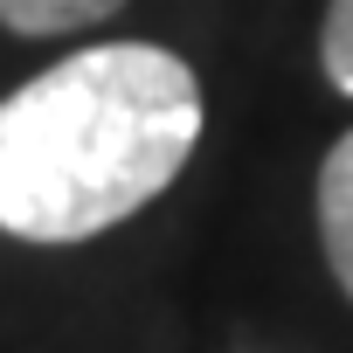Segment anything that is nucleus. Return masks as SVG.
<instances>
[{"mask_svg": "<svg viewBox=\"0 0 353 353\" xmlns=\"http://www.w3.org/2000/svg\"><path fill=\"white\" fill-rule=\"evenodd\" d=\"M201 77L159 42H97L0 97V236L90 243L152 208L201 145Z\"/></svg>", "mask_w": 353, "mask_h": 353, "instance_id": "f257e3e1", "label": "nucleus"}, {"mask_svg": "<svg viewBox=\"0 0 353 353\" xmlns=\"http://www.w3.org/2000/svg\"><path fill=\"white\" fill-rule=\"evenodd\" d=\"M319 250H325L332 284L353 298V125L319 159Z\"/></svg>", "mask_w": 353, "mask_h": 353, "instance_id": "f03ea898", "label": "nucleus"}, {"mask_svg": "<svg viewBox=\"0 0 353 353\" xmlns=\"http://www.w3.org/2000/svg\"><path fill=\"white\" fill-rule=\"evenodd\" d=\"M125 8V0H0V28L8 35H28V42H49V35H77V28H97Z\"/></svg>", "mask_w": 353, "mask_h": 353, "instance_id": "7ed1b4c3", "label": "nucleus"}, {"mask_svg": "<svg viewBox=\"0 0 353 353\" xmlns=\"http://www.w3.org/2000/svg\"><path fill=\"white\" fill-rule=\"evenodd\" d=\"M319 70L339 97H353V0H325L319 21Z\"/></svg>", "mask_w": 353, "mask_h": 353, "instance_id": "20e7f679", "label": "nucleus"}]
</instances>
